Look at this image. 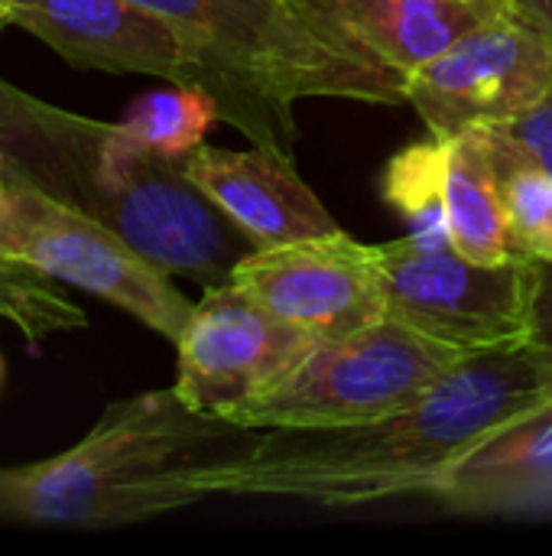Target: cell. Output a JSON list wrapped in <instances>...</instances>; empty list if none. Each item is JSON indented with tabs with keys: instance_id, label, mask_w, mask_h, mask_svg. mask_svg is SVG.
I'll list each match as a JSON object with an SVG mask.
<instances>
[{
	"instance_id": "cell-11",
	"label": "cell",
	"mask_w": 552,
	"mask_h": 556,
	"mask_svg": "<svg viewBox=\"0 0 552 556\" xmlns=\"http://www.w3.org/2000/svg\"><path fill=\"white\" fill-rule=\"evenodd\" d=\"M7 23L33 33L75 68L153 75L205 91V68L179 33L137 0H0Z\"/></svg>"
},
{
	"instance_id": "cell-1",
	"label": "cell",
	"mask_w": 552,
	"mask_h": 556,
	"mask_svg": "<svg viewBox=\"0 0 552 556\" xmlns=\"http://www.w3.org/2000/svg\"><path fill=\"white\" fill-rule=\"evenodd\" d=\"M552 404V355L537 342L468 355L407 410L332 430H254L195 469V498H293L355 508L439 495L462 459Z\"/></svg>"
},
{
	"instance_id": "cell-21",
	"label": "cell",
	"mask_w": 552,
	"mask_h": 556,
	"mask_svg": "<svg viewBox=\"0 0 552 556\" xmlns=\"http://www.w3.org/2000/svg\"><path fill=\"white\" fill-rule=\"evenodd\" d=\"M537 342L552 355V264H543V283L537 296Z\"/></svg>"
},
{
	"instance_id": "cell-3",
	"label": "cell",
	"mask_w": 552,
	"mask_h": 556,
	"mask_svg": "<svg viewBox=\"0 0 552 556\" xmlns=\"http://www.w3.org/2000/svg\"><path fill=\"white\" fill-rule=\"evenodd\" d=\"M251 437L176 388L114 401L65 453L0 469V521L107 531L198 505L195 469Z\"/></svg>"
},
{
	"instance_id": "cell-16",
	"label": "cell",
	"mask_w": 552,
	"mask_h": 556,
	"mask_svg": "<svg viewBox=\"0 0 552 556\" xmlns=\"http://www.w3.org/2000/svg\"><path fill=\"white\" fill-rule=\"evenodd\" d=\"M514 254L552 264V176L501 127H485Z\"/></svg>"
},
{
	"instance_id": "cell-7",
	"label": "cell",
	"mask_w": 552,
	"mask_h": 556,
	"mask_svg": "<svg viewBox=\"0 0 552 556\" xmlns=\"http://www.w3.org/2000/svg\"><path fill=\"white\" fill-rule=\"evenodd\" d=\"M387 316L410 329L482 355L537 339V296L543 261L514 254L504 264H478L449 248L420 244L410 235L371 244Z\"/></svg>"
},
{
	"instance_id": "cell-24",
	"label": "cell",
	"mask_w": 552,
	"mask_h": 556,
	"mask_svg": "<svg viewBox=\"0 0 552 556\" xmlns=\"http://www.w3.org/2000/svg\"><path fill=\"white\" fill-rule=\"evenodd\" d=\"M7 26V16H3V7H0V29Z\"/></svg>"
},
{
	"instance_id": "cell-20",
	"label": "cell",
	"mask_w": 552,
	"mask_h": 556,
	"mask_svg": "<svg viewBox=\"0 0 552 556\" xmlns=\"http://www.w3.org/2000/svg\"><path fill=\"white\" fill-rule=\"evenodd\" d=\"M517 147H524L547 173L552 176V91L537 104L530 108L527 114L508 121V124H498Z\"/></svg>"
},
{
	"instance_id": "cell-18",
	"label": "cell",
	"mask_w": 552,
	"mask_h": 556,
	"mask_svg": "<svg viewBox=\"0 0 552 556\" xmlns=\"http://www.w3.org/2000/svg\"><path fill=\"white\" fill-rule=\"evenodd\" d=\"M218 121V104L202 88L176 85L137 98L117 121L140 147L172 163H182L205 143L208 127Z\"/></svg>"
},
{
	"instance_id": "cell-23",
	"label": "cell",
	"mask_w": 552,
	"mask_h": 556,
	"mask_svg": "<svg viewBox=\"0 0 552 556\" xmlns=\"http://www.w3.org/2000/svg\"><path fill=\"white\" fill-rule=\"evenodd\" d=\"M0 199H3V156H0Z\"/></svg>"
},
{
	"instance_id": "cell-6",
	"label": "cell",
	"mask_w": 552,
	"mask_h": 556,
	"mask_svg": "<svg viewBox=\"0 0 552 556\" xmlns=\"http://www.w3.org/2000/svg\"><path fill=\"white\" fill-rule=\"evenodd\" d=\"M0 254L130 313L172 345L195 309V303L172 287L163 267H156L88 212L42 189L7 156Z\"/></svg>"
},
{
	"instance_id": "cell-15",
	"label": "cell",
	"mask_w": 552,
	"mask_h": 556,
	"mask_svg": "<svg viewBox=\"0 0 552 556\" xmlns=\"http://www.w3.org/2000/svg\"><path fill=\"white\" fill-rule=\"evenodd\" d=\"M446 208L452 248L478 264L514 257L498 169L485 127L446 140Z\"/></svg>"
},
{
	"instance_id": "cell-10",
	"label": "cell",
	"mask_w": 552,
	"mask_h": 556,
	"mask_svg": "<svg viewBox=\"0 0 552 556\" xmlns=\"http://www.w3.org/2000/svg\"><path fill=\"white\" fill-rule=\"evenodd\" d=\"M231 283L264 309L316 339H345L387 316L384 283L371 244L338 231L244 254Z\"/></svg>"
},
{
	"instance_id": "cell-8",
	"label": "cell",
	"mask_w": 552,
	"mask_h": 556,
	"mask_svg": "<svg viewBox=\"0 0 552 556\" xmlns=\"http://www.w3.org/2000/svg\"><path fill=\"white\" fill-rule=\"evenodd\" d=\"M550 91L552 39L530 13L508 0L407 81V101L439 140L508 124Z\"/></svg>"
},
{
	"instance_id": "cell-19",
	"label": "cell",
	"mask_w": 552,
	"mask_h": 556,
	"mask_svg": "<svg viewBox=\"0 0 552 556\" xmlns=\"http://www.w3.org/2000/svg\"><path fill=\"white\" fill-rule=\"evenodd\" d=\"M0 319L10 323L33 352L55 336L81 332L88 326L85 309L68 300L52 277L7 254H0Z\"/></svg>"
},
{
	"instance_id": "cell-4",
	"label": "cell",
	"mask_w": 552,
	"mask_h": 556,
	"mask_svg": "<svg viewBox=\"0 0 552 556\" xmlns=\"http://www.w3.org/2000/svg\"><path fill=\"white\" fill-rule=\"evenodd\" d=\"M159 13L205 68L218 117L257 147L293 156L303 98L407 101V78L338 39L296 0H137Z\"/></svg>"
},
{
	"instance_id": "cell-25",
	"label": "cell",
	"mask_w": 552,
	"mask_h": 556,
	"mask_svg": "<svg viewBox=\"0 0 552 556\" xmlns=\"http://www.w3.org/2000/svg\"><path fill=\"white\" fill-rule=\"evenodd\" d=\"M0 381H3V358H0Z\"/></svg>"
},
{
	"instance_id": "cell-9",
	"label": "cell",
	"mask_w": 552,
	"mask_h": 556,
	"mask_svg": "<svg viewBox=\"0 0 552 556\" xmlns=\"http://www.w3.org/2000/svg\"><path fill=\"white\" fill-rule=\"evenodd\" d=\"M319 339L283 323L238 283L205 287L176 349V394L198 414L224 417L280 384Z\"/></svg>"
},
{
	"instance_id": "cell-2",
	"label": "cell",
	"mask_w": 552,
	"mask_h": 556,
	"mask_svg": "<svg viewBox=\"0 0 552 556\" xmlns=\"http://www.w3.org/2000/svg\"><path fill=\"white\" fill-rule=\"evenodd\" d=\"M0 153L169 277L218 287L257 248L179 163L150 153L120 124L81 117L7 81H0Z\"/></svg>"
},
{
	"instance_id": "cell-5",
	"label": "cell",
	"mask_w": 552,
	"mask_h": 556,
	"mask_svg": "<svg viewBox=\"0 0 552 556\" xmlns=\"http://www.w3.org/2000/svg\"><path fill=\"white\" fill-rule=\"evenodd\" d=\"M442 345L407 323H381L319 345L270 391L228 414L247 430H332L368 424L423 401L459 362Z\"/></svg>"
},
{
	"instance_id": "cell-12",
	"label": "cell",
	"mask_w": 552,
	"mask_h": 556,
	"mask_svg": "<svg viewBox=\"0 0 552 556\" xmlns=\"http://www.w3.org/2000/svg\"><path fill=\"white\" fill-rule=\"evenodd\" d=\"M179 166L257 248L342 231L319 195L299 179L293 156L277 150L238 153L202 143Z\"/></svg>"
},
{
	"instance_id": "cell-22",
	"label": "cell",
	"mask_w": 552,
	"mask_h": 556,
	"mask_svg": "<svg viewBox=\"0 0 552 556\" xmlns=\"http://www.w3.org/2000/svg\"><path fill=\"white\" fill-rule=\"evenodd\" d=\"M508 3H514V7H521L524 13H530L552 39V0H508Z\"/></svg>"
},
{
	"instance_id": "cell-17",
	"label": "cell",
	"mask_w": 552,
	"mask_h": 556,
	"mask_svg": "<svg viewBox=\"0 0 552 556\" xmlns=\"http://www.w3.org/2000/svg\"><path fill=\"white\" fill-rule=\"evenodd\" d=\"M384 199L407 218L410 238L433 248H449L446 208V140L433 137L390 160L384 173Z\"/></svg>"
},
{
	"instance_id": "cell-14",
	"label": "cell",
	"mask_w": 552,
	"mask_h": 556,
	"mask_svg": "<svg viewBox=\"0 0 552 556\" xmlns=\"http://www.w3.org/2000/svg\"><path fill=\"white\" fill-rule=\"evenodd\" d=\"M436 498L462 515L552 511V404L462 459Z\"/></svg>"
},
{
	"instance_id": "cell-13",
	"label": "cell",
	"mask_w": 552,
	"mask_h": 556,
	"mask_svg": "<svg viewBox=\"0 0 552 556\" xmlns=\"http://www.w3.org/2000/svg\"><path fill=\"white\" fill-rule=\"evenodd\" d=\"M338 39L407 81L501 10V0H296Z\"/></svg>"
}]
</instances>
